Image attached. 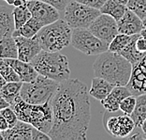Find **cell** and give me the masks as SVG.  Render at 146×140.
I'll list each match as a JSON object with an SVG mask.
<instances>
[{
    "label": "cell",
    "mask_w": 146,
    "mask_h": 140,
    "mask_svg": "<svg viewBox=\"0 0 146 140\" xmlns=\"http://www.w3.org/2000/svg\"><path fill=\"white\" fill-rule=\"evenodd\" d=\"M52 140H85L91 119L89 92L79 79L61 82L51 100Z\"/></svg>",
    "instance_id": "1"
},
{
    "label": "cell",
    "mask_w": 146,
    "mask_h": 140,
    "mask_svg": "<svg viewBox=\"0 0 146 140\" xmlns=\"http://www.w3.org/2000/svg\"><path fill=\"white\" fill-rule=\"evenodd\" d=\"M95 75L106 79L114 86H127L133 66L119 53L106 51L98 55L93 64Z\"/></svg>",
    "instance_id": "2"
},
{
    "label": "cell",
    "mask_w": 146,
    "mask_h": 140,
    "mask_svg": "<svg viewBox=\"0 0 146 140\" xmlns=\"http://www.w3.org/2000/svg\"><path fill=\"white\" fill-rule=\"evenodd\" d=\"M19 121L27 122L33 127L49 134L52 126V108L51 102L43 104H32L24 101L21 96L11 105Z\"/></svg>",
    "instance_id": "3"
},
{
    "label": "cell",
    "mask_w": 146,
    "mask_h": 140,
    "mask_svg": "<svg viewBox=\"0 0 146 140\" xmlns=\"http://www.w3.org/2000/svg\"><path fill=\"white\" fill-rule=\"evenodd\" d=\"M38 74L61 83L69 78L70 70L68 58L59 52L41 50L31 61Z\"/></svg>",
    "instance_id": "4"
},
{
    "label": "cell",
    "mask_w": 146,
    "mask_h": 140,
    "mask_svg": "<svg viewBox=\"0 0 146 140\" xmlns=\"http://www.w3.org/2000/svg\"><path fill=\"white\" fill-rule=\"evenodd\" d=\"M72 28L65 20L58 19L52 24L44 25L35 38L40 44L42 50L59 52L70 44Z\"/></svg>",
    "instance_id": "5"
},
{
    "label": "cell",
    "mask_w": 146,
    "mask_h": 140,
    "mask_svg": "<svg viewBox=\"0 0 146 140\" xmlns=\"http://www.w3.org/2000/svg\"><path fill=\"white\" fill-rule=\"evenodd\" d=\"M60 83L38 74L31 82L23 83L20 96L24 101L32 104H43L55 94Z\"/></svg>",
    "instance_id": "6"
},
{
    "label": "cell",
    "mask_w": 146,
    "mask_h": 140,
    "mask_svg": "<svg viewBox=\"0 0 146 140\" xmlns=\"http://www.w3.org/2000/svg\"><path fill=\"white\" fill-rule=\"evenodd\" d=\"M65 21L72 29L88 28L95 19L100 15V11L78 2H69L65 9Z\"/></svg>",
    "instance_id": "7"
},
{
    "label": "cell",
    "mask_w": 146,
    "mask_h": 140,
    "mask_svg": "<svg viewBox=\"0 0 146 140\" xmlns=\"http://www.w3.org/2000/svg\"><path fill=\"white\" fill-rule=\"evenodd\" d=\"M70 44L87 56H98L109 49V43L98 39L88 28L73 29Z\"/></svg>",
    "instance_id": "8"
},
{
    "label": "cell",
    "mask_w": 146,
    "mask_h": 140,
    "mask_svg": "<svg viewBox=\"0 0 146 140\" xmlns=\"http://www.w3.org/2000/svg\"><path fill=\"white\" fill-rule=\"evenodd\" d=\"M95 36L103 42L110 43L118 34L117 21L105 13H100L88 27Z\"/></svg>",
    "instance_id": "9"
},
{
    "label": "cell",
    "mask_w": 146,
    "mask_h": 140,
    "mask_svg": "<svg viewBox=\"0 0 146 140\" xmlns=\"http://www.w3.org/2000/svg\"><path fill=\"white\" fill-rule=\"evenodd\" d=\"M104 126L110 135L115 137H127L134 130L135 122L130 115H118L113 117L105 116Z\"/></svg>",
    "instance_id": "10"
},
{
    "label": "cell",
    "mask_w": 146,
    "mask_h": 140,
    "mask_svg": "<svg viewBox=\"0 0 146 140\" xmlns=\"http://www.w3.org/2000/svg\"><path fill=\"white\" fill-rule=\"evenodd\" d=\"M25 3L31 11L32 17L39 21L43 25L52 24L60 19L58 9L48 3L43 2L41 0H31Z\"/></svg>",
    "instance_id": "11"
},
{
    "label": "cell",
    "mask_w": 146,
    "mask_h": 140,
    "mask_svg": "<svg viewBox=\"0 0 146 140\" xmlns=\"http://www.w3.org/2000/svg\"><path fill=\"white\" fill-rule=\"evenodd\" d=\"M127 86L132 95L139 96L146 93V56L133 67L130 80Z\"/></svg>",
    "instance_id": "12"
},
{
    "label": "cell",
    "mask_w": 146,
    "mask_h": 140,
    "mask_svg": "<svg viewBox=\"0 0 146 140\" xmlns=\"http://www.w3.org/2000/svg\"><path fill=\"white\" fill-rule=\"evenodd\" d=\"M14 39L18 47V58L20 60L31 62L42 50L40 44L35 37L25 38L23 36H18Z\"/></svg>",
    "instance_id": "13"
},
{
    "label": "cell",
    "mask_w": 146,
    "mask_h": 140,
    "mask_svg": "<svg viewBox=\"0 0 146 140\" xmlns=\"http://www.w3.org/2000/svg\"><path fill=\"white\" fill-rule=\"evenodd\" d=\"M118 32L127 35L140 34L143 29L142 20L130 9H127L124 16L117 21Z\"/></svg>",
    "instance_id": "14"
},
{
    "label": "cell",
    "mask_w": 146,
    "mask_h": 140,
    "mask_svg": "<svg viewBox=\"0 0 146 140\" xmlns=\"http://www.w3.org/2000/svg\"><path fill=\"white\" fill-rule=\"evenodd\" d=\"M132 95L127 86H115L111 93L101 101V104L109 113H115L120 110V104L125 97Z\"/></svg>",
    "instance_id": "15"
},
{
    "label": "cell",
    "mask_w": 146,
    "mask_h": 140,
    "mask_svg": "<svg viewBox=\"0 0 146 140\" xmlns=\"http://www.w3.org/2000/svg\"><path fill=\"white\" fill-rule=\"evenodd\" d=\"M33 126L27 122L18 121L15 126L1 132L3 140H32Z\"/></svg>",
    "instance_id": "16"
},
{
    "label": "cell",
    "mask_w": 146,
    "mask_h": 140,
    "mask_svg": "<svg viewBox=\"0 0 146 140\" xmlns=\"http://www.w3.org/2000/svg\"><path fill=\"white\" fill-rule=\"evenodd\" d=\"M9 63L12 66L14 71L17 72L20 79L23 83L31 82L36 76L38 75V72L36 71L34 66L31 64V62H25L20 60L19 58H7Z\"/></svg>",
    "instance_id": "17"
},
{
    "label": "cell",
    "mask_w": 146,
    "mask_h": 140,
    "mask_svg": "<svg viewBox=\"0 0 146 140\" xmlns=\"http://www.w3.org/2000/svg\"><path fill=\"white\" fill-rule=\"evenodd\" d=\"M15 30L13 9L9 6L0 5V40L11 37Z\"/></svg>",
    "instance_id": "18"
},
{
    "label": "cell",
    "mask_w": 146,
    "mask_h": 140,
    "mask_svg": "<svg viewBox=\"0 0 146 140\" xmlns=\"http://www.w3.org/2000/svg\"><path fill=\"white\" fill-rule=\"evenodd\" d=\"M114 85L107 81L106 79H103L101 77L93 78L91 88L89 90V95H91L93 98L98 100V101H102L111 93L112 88H114Z\"/></svg>",
    "instance_id": "19"
},
{
    "label": "cell",
    "mask_w": 146,
    "mask_h": 140,
    "mask_svg": "<svg viewBox=\"0 0 146 140\" xmlns=\"http://www.w3.org/2000/svg\"><path fill=\"white\" fill-rule=\"evenodd\" d=\"M43 26L44 25L40 22L38 21L34 17H31L19 29H15L12 34V37L15 38V37L18 36H23L25 37V38H33V37H35L36 35V33L40 30Z\"/></svg>",
    "instance_id": "20"
},
{
    "label": "cell",
    "mask_w": 146,
    "mask_h": 140,
    "mask_svg": "<svg viewBox=\"0 0 146 140\" xmlns=\"http://www.w3.org/2000/svg\"><path fill=\"white\" fill-rule=\"evenodd\" d=\"M0 58H18V47L12 36L0 40Z\"/></svg>",
    "instance_id": "21"
},
{
    "label": "cell",
    "mask_w": 146,
    "mask_h": 140,
    "mask_svg": "<svg viewBox=\"0 0 146 140\" xmlns=\"http://www.w3.org/2000/svg\"><path fill=\"white\" fill-rule=\"evenodd\" d=\"M139 35H140V34L134 35L133 39H132V41L129 42L128 44L125 46V47L123 49L120 53H119V54L122 55L125 58H127V60L131 63L133 67L137 65L138 63L140 62L141 59L146 56L144 54H141V53H140L137 50V48H136L135 42H136V39L138 38Z\"/></svg>",
    "instance_id": "22"
},
{
    "label": "cell",
    "mask_w": 146,
    "mask_h": 140,
    "mask_svg": "<svg viewBox=\"0 0 146 140\" xmlns=\"http://www.w3.org/2000/svg\"><path fill=\"white\" fill-rule=\"evenodd\" d=\"M127 6L119 4L114 0H107L105 4L102 6V8L99 9L101 13H105L112 18H114L116 21H119L127 11Z\"/></svg>",
    "instance_id": "23"
},
{
    "label": "cell",
    "mask_w": 146,
    "mask_h": 140,
    "mask_svg": "<svg viewBox=\"0 0 146 140\" xmlns=\"http://www.w3.org/2000/svg\"><path fill=\"white\" fill-rule=\"evenodd\" d=\"M130 117L134 121L136 127H141L146 119V93L137 96V104Z\"/></svg>",
    "instance_id": "24"
},
{
    "label": "cell",
    "mask_w": 146,
    "mask_h": 140,
    "mask_svg": "<svg viewBox=\"0 0 146 140\" xmlns=\"http://www.w3.org/2000/svg\"><path fill=\"white\" fill-rule=\"evenodd\" d=\"M23 86V82H7L6 85L3 86L1 94L7 101L9 102V104H12L16 101V99L20 97V92H21Z\"/></svg>",
    "instance_id": "25"
},
{
    "label": "cell",
    "mask_w": 146,
    "mask_h": 140,
    "mask_svg": "<svg viewBox=\"0 0 146 140\" xmlns=\"http://www.w3.org/2000/svg\"><path fill=\"white\" fill-rule=\"evenodd\" d=\"M13 16H14L15 29H19L32 17V14L27 5L24 3L21 6L15 7V9H13Z\"/></svg>",
    "instance_id": "26"
},
{
    "label": "cell",
    "mask_w": 146,
    "mask_h": 140,
    "mask_svg": "<svg viewBox=\"0 0 146 140\" xmlns=\"http://www.w3.org/2000/svg\"><path fill=\"white\" fill-rule=\"evenodd\" d=\"M134 35H127L118 33L112 41L109 43V51L114 52V53H120L129 42L132 41Z\"/></svg>",
    "instance_id": "27"
},
{
    "label": "cell",
    "mask_w": 146,
    "mask_h": 140,
    "mask_svg": "<svg viewBox=\"0 0 146 140\" xmlns=\"http://www.w3.org/2000/svg\"><path fill=\"white\" fill-rule=\"evenodd\" d=\"M0 74L5 78L7 82L21 81L17 72L14 71L7 58H0Z\"/></svg>",
    "instance_id": "28"
},
{
    "label": "cell",
    "mask_w": 146,
    "mask_h": 140,
    "mask_svg": "<svg viewBox=\"0 0 146 140\" xmlns=\"http://www.w3.org/2000/svg\"><path fill=\"white\" fill-rule=\"evenodd\" d=\"M127 8L137 14L141 20L146 18V0H129Z\"/></svg>",
    "instance_id": "29"
},
{
    "label": "cell",
    "mask_w": 146,
    "mask_h": 140,
    "mask_svg": "<svg viewBox=\"0 0 146 140\" xmlns=\"http://www.w3.org/2000/svg\"><path fill=\"white\" fill-rule=\"evenodd\" d=\"M137 104V96L129 95L125 97L120 104V111L124 114L131 115Z\"/></svg>",
    "instance_id": "30"
},
{
    "label": "cell",
    "mask_w": 146,
    "mask_h": 140,
    "mask_svg": "<svg viewBox=\"0 0 146 140\" xmlns=\"http://www.w3.org/2000/svg\"><path fill=\"white\" fill-rule=\"evenodd\" d=\"M0 114L4 117V118L6 119V121H8L9 128H12L13 126H15L16 123H17L19 121L16 113L14 112V110H13L11 106L1 110V111H0Z\"/></svg>",
    "instance_id": "31"
},
{
    "label": "cell",
    "mask_w": 146,
    "mask_h": 140,
    "mask_svg": "<svg viewBox=\"0 0 146 140\" xmlns=\"http://www.w3.org/2000/svg\"><path fill=\"white\" fill-rule=\"evenodd\" d=\"M41 1L46 2L50 5L54 6L59 11H65L66 7L68 4V0H41Z\"/></svg>",
    "instance_id": "32"
},
{
    "label": "cell",
    "mask_w": 146,
    "mask_h": 140,
    "mask_svg": "<svg viewBox=\"0 0 146 140\" xmlns=\"http://www.w3.org/2000/svg\"><path fill=\"white\" fill-rule=\"evenodd\" d=\"M77 1L80 3H82L84 5H87L89 7H92L94 9H100L107 0H77Z\"/></svg>",
    "instance_id": "33"
},
{
    "label": "cell",
    "mask_w": 146,
    "mask_h": 140,
    "mask_svg": "<svg viewBox=\"0 0 146 140\" xmlns=\"http://www.w3.org/2000/svg\"><path fill=\"white\" fill-rule=\"evenodd\" d=\"M136 48L141 54L146 55V38L143 36H141V34L138 36V38L136 39L135 42Z\"/></svg>",
    "instance_id": "34"
},
{
    "label": "cell",
    "mask_w": 146,
    "mask_h": 140,
    "mask_svg": "<svg viewBox=\"0 0 146 140\" xmlns=\"http://www.w3.org/2000/svg\"><path fill=\"white\" fill-rule=\"evenodd\" d=\"M32 140H52L50 135L40 130L33 127L32 131Z\"/></svg>",
    "instance_id": "35"
},
{
    "label": "cell",
    "mask_w": 146,
    "mask_h": 140,
    "mask_svg": "<svg viewBox=\"0 0 146 140\" xmlns=\"http://www.w3.org/2000/svg\"><path fill=\"white\" fill-rule=\"evenodd\" d=\"M9 128L8 121H6V119L0 114V132H4L6 130Z\"/></svg>",
    "instance_id": "36"
},
{
    "label": "cell",
    "mask_w": 146,
    "mask_h": 140,
    "mask_svg": "<svg viewBox=\"0 0 146 140\" xmlns=\"http://www.w3.org/2000/svg\"><path fill=\"white\" fill-rule=\"evenodd\" d=\"M11 104H9V102L7 101V100L3 97V96L0 94V111L3 109H5L7 107H9Z\"/></svg>",
    "instance_id": "37"
},
{
    "label": "cell",
    "mask_w": 146,
    "mask_h": 140,
    "mask_svg": "<svg viewBox=\"0 0 146 140\" xmlns=\"http://www.w3.org/2000/svg\"><path fill=\"white\" fill-rule=\"evenodd\" d=\"M6 83H7V81L5 80V78L3 77L1 74H0V93H1V90H2L3 86L6 85Z\"/></svg>",
    "instance_id": "38"
},
{
    "label": "cell",
    "mask_w": 146,
    "mask_h": 140,
    "mask_svg": "<svg viewBox=\"0 0 146 140\" xmlns=\"http://www.w3.org/2000/svg\"><path fill=\"white\" fill-rule=\"evenodd\" d=\"M141 130H142V133L146 135V119L143 121V122H142V124H141Z\"/></svg>",
    "instance_id": "39"
},
{
    "label": "cell",
    "mask_w": 146,
    "mask_h": 140,
    "mask_svg": "<svg viewBox=\"0 0 146 140\" xmlns=\"http://www.w3.org/2000/svg\"><path fill=\"white\" fill-rule=\"evenodd\" d=\"M24 1L23 0H15V2H14V4H13V6H15V7H19V6H21L22 4H24Z\"/></svg>",
    "instance_id": "40"
},
{
    "label": "cell",
    "mask_w": 146,
    "mask_h": 140,
    "mask_svg": "<svg viewBox=\"0 0 146 140\" xmlns=\"http://www.w3.org/2000/svg\"><path fill=\"white\" fill-rule=\"evenodd\" d=\"M114 1L119 3V4H122V5H125V6H127V4L128 3L129 0H114Z\"/></svg>",
    "instance_id": "41"
},
{
    "label": "cell",
    "mask_w": 146,
    "mask_h": 140,
    "mask_svg": "<svg viewBox=\"0 0 146 140\" xmlns=\"http://www.w3.org/2000/svg\"><path fill=\"white\" fill-rule=\"evenodd\" d=\"M5 1H6L7 3H8V5L11 6V5H13V4H14L15 0H5Z\"/></svg>",
    "instance_id": "42"
},
{
    "label": "cell",
    "mask_w": 146,
    "mask_h": 140,
    "mask_svg": "<svg viewBox=\"0 0 146 140\" xmlns=\"http://www.w3.org/2000/svg\"><path fill=\"white\" fill-rule=\"evenodd\" d=\"M142 25H143V27H146V18L142 20Z\"/></svg>",
    "instance_id": "43"
},
{
    "label": "cell",
    "mask_w": 146,
    "mask_h": 140,
    "mask_svg": "<svg viewBox=\"0 0 146 140\" xmlns=\"http://www.w3.org/2000/svg\"><path fill=\"white\" fill-rule=\"evenodd\" d=\"M0 140H3V137H2V135H1V132H0Z\"/></svg>",
    "instance_id": "44"
},
{
    "label": "cell",
    "mask_w": 146,
    "mask_h": 140,
    "mask_svg": "<svg viewBox=\"0 0 146 140\" xmlns=\"http://www.w3.org/2000/svg\"><path fill=\"white\" fill-rule=\"evenodd\" d=\"M24 2H27V1H31V0H23Z\"/></svg>",
    "instance_id": "45"
}]
</instances>
